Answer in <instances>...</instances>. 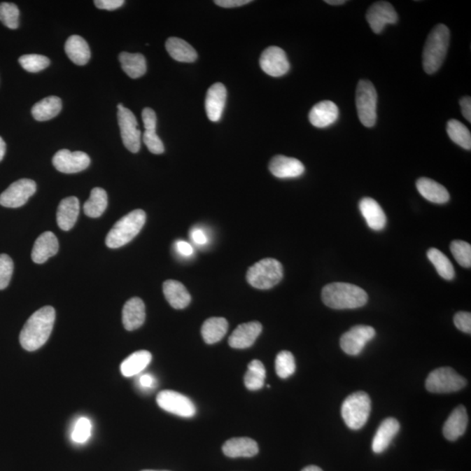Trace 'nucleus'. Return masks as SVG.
I'll list each match as a JSON object with an SVG mask.
<instances>
[{
    "mask_svg": "<svg viewBox=\"0 0 471 471\" xmlns=\"http://www.w3.org/2000/svg\"><path fill=\"white\" fill-rule=\"evenodd\" d=\"M55 317V310L52 307H44L35 311L21 330L20 342L22 348L33 352L44 346L50 337Z\"/></svg>",
    "mask_w": 471,
    "mask_h": 471,
    "instance_id": "obj_1",
    "label": "nucleus"
},
{
    "mask_svg": "<svg viewBox=\"0 0 471 471\" xmlns=\"http://www.w3.org/2000/svg\"><path fill=\"white\" fill-rule=\"evenodd\" d=\"M322 300L332 309H356L367 303L368 296L359 286L337 282L325 286L322 290Z\"/></svg>",
    "mask_w": 471,
    "mask_h": 471,
    "instance_id": "obj_2",
    "label": "nucleus"
},
{
    "mask_svg": "<svg viewBox=\"0 0 471 471\" xmlns=\"http://www.w3.org/2000/svg\"><path fill=\"white\" fill-rule=\"evenodd\" d=\"M451 33L444 24H438L428 34L425 42L423 65L425 72L433 74L437 72L447 55Z\"/></svg>",
    "mask_w": 471,
    "mask_h": 471,
    "instance_id": "obj_3",
    "label": "nucleus"
},
{
    "mask_svg": "<svg viewBox=\"0 0 471 471\" xmlns=\"http://www.w3.org/2000/svg\"><path fill=\"white\" fill-rule=\"evenodd\" d=\"M146 222V213L143 210H134L124 216L113 226L106 237V244L111 249L125 246L136 237Z\"/></svg>",
    "mask_w": 471,
    "mask_h": 471,
    "instance_id": "obj_4",
    "label": "nucleus"
},
{
    "mask_svg": "<svg viewBox=\"0 0 471 471\" xmlns=\"http://www.w3.org/2000/svg\"><path fill=\"white\" fill-rule=\"evenodd\" d=\"M284 270L281 262L274 258H265L257 262L247 272L248 283L254 288L268 290L282 281Z\"/></svg>",
    "mask_w": 471,
    "mask_h": 471,
    "instance_id": "obj_5",
    "label": "nucleus"
},
{
    "mask_svg": "<svg viewBox=\"0 0 471 471\" xmlns=\"http://www.w3.org/2000/svg\"><path fill=\"white\" fill-rule=\"evenodd\" d=\"M371 412V400L367 393H353L342 406V416L350 430H358L367 423Z\"/></svg>",
    "mask_w": 471,
    "mask_h": 471,
    "instance_id": "obj_6",
    "label": "nucleus"
},
{
    "mask_svg": "<svg viewBox=\"0 0 471 471\" xmlns=\"http://www.w3.org/2000/svg\"><path fill=\"white\" fill-rule=\"evenodd\" d=\"M358 116L363 125L372 127L377 120V93L370 80H360L356 90Z\"/></svg>",
    "mask_w": 471,
    "mask_h": 471,
    "instance_id": "obj_7",
    "label": "nucleus"
},
{
    "mask_svg": "<svg viewBox=\"0 0 471 471\" xmlns=\"http://www.w3.org/2000/svg\"><path fill=\"white\" fill-rule=\"evenodd\" d=\"M467 385V381L451 367H440L432 371L426 380V388L428 392L435 394H448V393L461 391Z\"/></svg>",
    "mask_w": 471,
    "mask_h": 471,
    "instance_id": "obj_8",
    "label": "nucleus"
},
{
    "mask_svg": "<svg viewBox=\"0 0 471 471\" xmlns=\"http://www.w3.org/2000/svg\"><path fill=\"white\" fill-rule=\"evenodd\" d=\"M118 123L124 146L132 153H137L141 148V131L138 129L136 116L122 104H118Z\"/></svg>",
    "mask_w": 471,
    "mask_h": 471,
    "instance_id": "obj_9",
    "label": "nucleus"
},
{
    "mask_svg": "<svg viewBox=\"0 0 471 471\" xmlns=\"http://www.w3.org/2000/svg\"><path fill=\"white\" fill-rule=\"evenodd\" d=\"M37 185L34 181L27 178L17 180L10 184L0 195V204L6 208H20L36 192Z\"/></svg>",
    "mask_w": 471,
    "mask_h": 471,
    "instance_id": "obj_10",
    "label": "nucleus"
},
{
    "mask_svg": "<svg viewBox=\"0 0 471 471\" xmlns=\"http://www.w3.org/2000/svg\"><path fill=\"white\" fill-rule=\"evenodd\" d=\"M157 402L158 406L165 412L181 417H193L197 412L196 407L190 398L173 391H164L159 393Z\"/></svg>",
    "mask_w": 471,
    "mask_h": 471,
    "instance_id": "obj_11",
    "label": "nucleus"
},
{
    "mask_svg": "<svg viewBox=\"0 0 471 471\" xmlns=\"http://www.w3.org/2000/svg\"><path fill=\"white\" fill-rule=\"evenodd\" d=\"M375 335L374 329L370 325H356L342 336L341 348L349 356H358Z\"/></svg>",
    "mask_w": 471,
    "mask_h": 471,
    "instance_id": "obj_12",
    "label": "nucleus"
},
{
    "mask_svg": "<svg viewBox=\"0 0 471 471\" xmlns=\"http://www.w3.org/2000/svg\"><path fill=\"white\" fill-rule=\"evenodd\" d=\"M90 157L83 151L59 150L52 158L56 169L65 174H74L85 171L90 165Z\"/></svg>",
    "mask_w": 471,
    "mask_h": 471,
    "instance_id": "obj_13",
    "label": "nucleus"
},
{
    "mask_svg": "<svg viewBox=\"0 0 471 471\" xmlns=\"http://www.w3.org/2000/svg\"><path fill=\"white\" fill-rule=\"evenodd\" d=\"M366 19L374 33L381 34L387 24L398 22V15L391 3L378 1L367 10Z\"/></svg>",
    "mask_w": 471,
    "mask_h": 471,
    "instance_id": "obj_14",
    "label": "nucleus"
},
{
    "mask_svg": "<svg viewBox=\"0 0 471 471\" xmlns=\"http://www.w3.org/2000/svg\"><path fill=\"white\" fill-rule=\"evenodd\" d=\"M260 64L262 70L272 77L285 76L290 70L288 56L283 49L278 47L265 49L260 56Z\"/></svg>",
    "mask_w": 471,
    "mask_h": 471,
    "instance_id": "obj_15",
    "label": "nucleus"
},
{
    "mask_svg": "<svg viewBox=\"0 0 471 471\" xmlns=\"http://www.w3.org/2000/svg\"><path fill=\"white\" fill-rule=\"evenodd\" d=\"M262 329V325L258 321L241 324L230 336L229 345L237 349L251 348L261 334Z\"/></svg>",
    "mask_w": 471,
    "mask_h": 471,
    "instance_id": "obj_16",
    "label": "nucleus"
},
{
    "mask_svg": "<svg viewBox=\"0 0 471 471\" xmlns=\"http://www.w3.org/2000/svg\"><path fill=\"white\" fill-rule=\"evenodd\" d=\"M227 98V90L224 84L215 83L209 88L205 100V111L211 122H217L221 119Z\"/></svg>",
    "mask_w": 471,
    "mask_h": 471,
    "instance_id": "obj_17",
    "label": "nucleus"
},
{
    "mask_svg": "<svg viewBox=\"0 0 471 471\" xmlns=\"http://www.w3.org/2000/svg\"><path fill=\"white\" fill-rule=\"evenodd\" d=\"M269 169L278 178H296L304 174V166L296 158L276 155L272 159Z\"/></svg>",
    "mask_w": 471,
    "mask_h": 471,
    "instance_id": "obj_18",
    "label": "nucleus"
},
{
    "mask_svg": "<svg viewBox=\"0 0 471 471\" xmlns=\"http://www.w3.org/2000/svg\"><path fill=\"white\" fill-rule=\"evenodd\" d=\"M468 414L465 406L460 405L453 410L451 416L445 421L442 433L449 441L454 442L465 433L468 427Z\"/></svg>",
    "mask_w": 471,
    "mask_h": 471,
    "instance_id": "obj_19",
    "label": "nucleus"
},
{
    "mask_svg": "<svg viewBox=\"0 0 471 471\" xmlns=\"http://www.w3.org/2000/svg\"><path fill=\"white\" fill-rule=\"evenodd\" d=\"M399 430L400 423L395 418L388 417L382 421L372 442V449L375 454L384 452L391 444L393 439L398 434Z\"/></svg>",
    "mask_w": 471,
    "mask_h": 471,
    "instance_id": "obj_20",
    "label": "nucleus"
},
{
    "mask_svg": "<svg viewBox=\"0 0 471 471\" xmlns=\"http://www.w3.org/2000/svg\"><path fill=\"white\" fill-rule=\"evenodd\" d=\"M145 318V304L140 297H132L124 304L122 323L126 330H136L143 325Z\"/></svg>",
    "mask_w": 471,
    "mask_h": 471,
    "instance_id": "obj_21",
    "label": "nucleus"
},
{
    "mask_svg": "<svg viewBox=\"0 0 471 471\" xmlns=\"http://www.w3.org/2000/svg\"><path fill=\"white\" fill-rule=\"evenodd\" d=\"M59 251L57 237L51 232H45L35 241L31 260L36 264H43L49 258L55 256Z\"/></svg>",
    "mask_w": 471,
    "mask_h": 471,
    "instance_id": "obj_22",
    "label": "nucleus"
},
{
    "mask_svg": "<svg viewBox=\"0 0 471 471\" xmlns=\"http://www.w3.org/2000/svg\"><path fill=\"white\" fill-rule=\"evenodd\" d=\"M339 118L337 105L331 101H323L314 106L309 113L310 122L314 127H327L334 124Z\"/></svg>",
    "mask_w": 471,
    "mask_h": 471,
    "instance_id": "obj_23",
    "label": "nucleus"
},
{
    "mask_svg": "<svg viewBox=\"0 0 471 471\" xmlns=\"http://www.w3.org/2000/svg\"><path fill=\"white\" fill-rule=\"evenodd\" d=\"M359 208L368 227L374 231H381L385 228L387 223L385 212L373 198H363L360 202Z\"/></svg>",
    "mask_w": 471,
    "mask_h": 471,
    "instance_id": "obj_24",
    "label": "nucleus"
},
{
    "mask_svg": "<svg viewBox=\"0 0 471 471\" xmlns=\"http://www.w3.org/2000/svg\"><path fill=\"white\" fill-rule=\"evenodd\" d=\"M223 452L231 458H253L258 453V445L251 438H232L223 446Z\"/></svg>",
    "mask_w": 471,
    "mask_h": 471,
    "instance_id": "obj_25",
    "label": "nucleus"
},
{
    "mask_svg": "<svg viewBox=\"0 0 471 471\" xmlns=\"http://www.w3.org/2000/svg\"><path fill=\"white\" fill-rule=\"evenodd\" d=\"M80 213V202L76 197L60 202L57 211V224L63 231H69L76 225Z\"/></svg>",
    "mask_w": 471,
    "mask_h": 471,
    "instance_id": "obj_26",
    "label": "nucleus"
},
{
    "mask_svg": "<svg viewBox=\"0 0 471 471\" xmlns=\"http://www.w3.org/2000/svg\"><path fill=\"white\" fill-rule=\"evenodd\" d=\"M416 188L425 199L434 204H446L449 200V194L442 184L427 177H421L416 182Z\"/></svg>",
    "mask_w": 471,
    "mask_h": 471,
    "instance_id": "obj_27",
    "label": "nucleus"
},
{
    "mask_svg": "<svg viewBox=\"0 0 471 471\" xmlns=\"http://www.w3.org/2000/svg\"><path fill=\"white\" fill-rule=\"evenodd\" d=\"M162 288L166 300L175 309H183L189 306L191 296L182 283L171 279L164 283Z\"/></svg>",
    "mask_w": 471,
    "mask_h": 471,
    "instance_id": "obj_28",
    "label": "nucleus"
},
{
    "mask_svg": "<svg viewBox=\"0 0 471 471\" xmlns=\"http://www.w3.org/2000/svg\"><path fill=\"white\" fill-rule=\"evenodd\" d=\"M65 51L69 58L78 66H84L90 62L91 52L90 45L83 37L73 35L67 38Z\"/></svg>",
    "mask_w": 471,
    "mask_h": 471,
    "instance_id": "obj_29",
    "label": "nucleus"
},
{
    "mask_svg": "<svg viewBox=\"0 0 471 471\" xmlns=\"http://www.w3.org/2000/svg\"><path fill=\"white\" fill-rule=\"evenodd\" d=\"M165 47L169 55L176 62L191 63L196 62L197 59V51L182 38H169Z\"/></svg>",
    "mask_w": 471,
    "mask_h": 471,
    "instance_id": "obj_30",
    "label": "nucleus"
},
{
    "mask_svg": "<svg viewBox=\"0 0 471 471\" xmlns=\"http://www.w3.org/2000/svg\"><path fill=\"white\" fill-rule=\"evenodd\" d=\"M152 360V354L146 350H141L130 354L120 364V372L123 377H132L139 374L148 366Z\"/></svg>",
    "mask_w": 471,
    "mask_h": 471,
    "instance_id": "obj_31",
    "label": "nucleus"
},
{
    "mask_svg": "<svg viewBox=\"0 0 471 471\" xmlns=\"http://www.w3.org/2000/svg\"><path fill=\"white\" fill-rule=\"evenodd\" d=\"M228 327V322L225 318H208L202 327V336L207 344H215L227 334Z\"/></svg>",
    "mask_w": 471,
    "mask_h": 471,
    "instance_id": "obj_32",
    "label": "nucleus"
},
{
    "mask_svg": "<svg viewBox=\"0 0 471 471\" xmlns=\"http://www.w3.org/2000/svg\"><path fill=\"white\" fill-rule=\"evenodd\" d=\"M62 102L57 97H49L37 102L31 108V115L38 122L55 118L62 111Z\"/></svg>",
    "mask_w": 471,
    "mask_h": 471,
    "instance_id": "obj_33",
    "label": "nucleus"
},
{
    "mask_svg": "<svg viewBox=\"0 0 471 471\" xmlns=\"http://www.w3.org/2000/svg\"><path fill=\"white\" fill-rule=\"evenodd\" d=\"M119 60L124 72L132 79H137L146 73V59L143 55L122 52L119 55Z\"/></svg>",
    "mask_w": 471,
    "mask_h": 471,
    "instance_id": "obj_34",
    "label": "nucleus"
},
{
    "mask_svg": "<svg viewBox=\"0 0 471 471\" xmlns=\"http://www.w3.org/2000/svg\"><path fill=\"white\" fill-rule=\"evenodd\" d=\"M108 207V195L101 188L92 190L90 199L84 204V212L87 217L97 218L104 213Z\"/></svg>",
    "mask_w": 471,
    "mask_h": 471,
    "instance_id": "obj_35",
    "label": "nucleus"
},
{
    "mask_svg": "<svg viewBox=\"0 0 471 471\" xmlns=\"http://www.w3.org/2000/svg\"><path fill=\"white\" fill-rule=\"evenodd\" d=\"M244 385L249 391H260L264 387L265 368L260 360H253L248 365V370L244 375Z\"/></svg>",
    "mask_w": 471,
    "mask_h": 471,
    "instance_id": "obj_36",
    "label": "nucleus"
},
{
    "mask_svg": "<svg viewBox=\"0 0 471 471\" xmlns=\"http://www.w3.org/2000/svg\"><path fill=\"white\" fill-rule=\"evenodd\" d=\"M427 256L442 278L447 279V281H451L455 278L454 267H453L451 260L441 251L435 249V248H430L428 251Z\"/></svg>",
    "mask_w": 471,
    "mask_h": 471,
    "instance_id": "obj_37",
    "label": "nucleus"
},
{
    "mask_svg": "<svg viewBox=\"0 0 471 471\" xmlns=\"http://www.w3.org/2000/svg\"><path fill=\"white\" fill-rule=\"evenodd\" d=\"M447 133L455 143L467 150L471 148V134L465 125L458 120H449L447 123Z\"/></svg>",
    "mask_w": 471,
    "mask_h": 471,
    "instance_id": "obj_38",
    "label": "nucleus"
},
{
    "mask_svg": "<svg viewBox=\"0 0 471 471\" xmlns=\"http://www.w3.org/2000/svg\"><path fill=\"white\" fill-rule=\"evenodd\" d=\"M275 370L278 377L286 379L292 377L296 370L295 356L291 352L282 351L276 357Z\"/></svg>",
    "mask_w": 471,
    "mask_h": 471,
    "instance_id": "obj_39",
    "label": "nucleus"
},
{
    "mask_svg": "<svg viewBox=\"0 0 471 471\" xmlns=\"http://www.w3.org/2000/svg\"><path fill=\"white\" fill-rule=\"evenodd\" d=\"M20 66L27 72L38 73L50 65V59L40 55H27L19 59Z\"/></svg>",
    "mask_w": 471,
    "mask_h": 471,
    "instance_id": "obj_40",
    "label": "nucleus"
},
{
    "mask_svg": "<svg viewBox=\"0 0 471 471\" xmlns=\"http://www.w3.org/2000/svg\"><path fill=\"white\" fill-rule=\"evenodd\" d=\"M20 10L15 3H0V21L10 29L19 27Z\"/></svg>",
    "mask_w": 471,
    "mask_h": 471,
    "instance_id": "obj_41",
    "label": "nucleus"
},
{
    "mask_svg": "<svg viewBox=\"0 0 471 471\" xmlns=\"http://www.w3.org/2000/svg\"><path fill=\"white\" fill-rule=\"evenodd\" d=\"M451 251L453 256L463 267L470 268L471 267V246L470 244L465 241H453L451 244Z\"/></svg>",
    "mask_w": 471,
    "mask_h": 471,
    "instance_id": "obj_42",
    "label": "nucleus"
},
{
    "mask_svg": "<svg viewBox=\"0 0 471 471\" xmlns=\"http://www.w3.org/2000/svg\"><path fill=\"white\" fill-rule=\"evenodd\" d=\"M92 433V423L87 417H80L74 425L72 432V440L76 444H83L88 441Z\"/></svg>",
    "mask_w": 471,
    "mask_h": 471,
    "instance_id": "obj_43",
    "label": "nucleus"
},
{
    "mask_svg": "<svg viewBox=\"0 0 471 471\" xmlns=\"http://www.w3.org/2000/svg\"><path fill=\"white\" fill-rule=\"evenodd\" d=\"M13 261L8 255L0 254V290L8 286L13 272Z\"/></svg>",
    "mask_w": 471,
    "mask_h": 471,
    "instance_id": "obj_44",
    "label": "nucleus"
},
{
    "mask_svg": "<svg viewBox=\"0 0 471 471\" xmlns=\"http://www.w3.org/2000/svg\"><path fill=\"white\" fill-rule=\"evenodd\" d=\"M143 143L146 145L151 153L160 155L164 152V145L155 130H145L143 134Z\"/></svg>",
    "mask_w": 471,
    "mask_h": 471,
    "instance_id": "obj_45",
    "label": "nucleus"
},
{
    "mask_svg": "<svg viewBox=\"0 0 471 471\" xmlns=\"http://www.w3.org/2000/svg\"><path fill=\"white\" fill-rule=\"evenodd\" d=\"M456 327L460 331L470 334L471 332V314L467 311H459L454 317Z\"/></svg>",
    "mask_w": 471,
    "mask_h": 471,
    "instance_id": "obj_46",
    "label": "nucleus"
},
{
    "mask_svg": "<svg viewBox=\"0 0 471 471\" xmlns=\"http://www.w3.org/2000/svg\"><path fill=\"white\" fill-rule=\"evenodd\" d=\"M141 118H143L145 130L157 129V118L153 109L145 108L141 113Z\"/></svg>",
    "mask_w": 471,
    "mask_h": 471,
    "instance_id": "obj_47",
    "label": "nucleus"
},
{
    "mask_svg": "<svg viewBox=\"0 0 471 471\" xmlns=\"http://www.w3.org/2000/svg\"><path fill=\"white\" fill-rule=\"evenodd\" d=\"M123 0H95L94 5L99 9L113 10L124 5Z\"/></svg>",
    "mask_w": 471,
    "mask_h": 471,
    "instance_id": "obj_48",
    "label": "nucleus"
},
{
    "mask_svg": "<svg viewBox=\"0 0 471 471\" xmlns=\"http://www.w3.org/2000/svg\"><path fill=\"white\" fill-rule=\"evenodd\" d=\"M251 2V0H216L215 3L224 8H234V7L242 6Z\"/></svg>",
    "mask_w": 471,
    "mask_h": 471,
    "instance_id": "obj_49",
    "label": "nucleus"
},
{
    "mask_svg": "<svg viewBox=\"0 0 471 471\" xmlns=\"http://www.w3.org/2000/svg\"><path fill=\"white\" fill-rule=\"evenodd\" d=\"M176 248L178 253L183 255L184 257H190L194 253L192 246L189 243L185 242V241H177Z\"/></svg>",
    "mask_w": 471,
    "mask_h": 471,
    "instance_id": "obj_50",
    "label": "nucleus"
},
{
    "mask_svg": "<svg viewBox=\"0 0 471 471\" xmlns=\"http://www.w3.org/2000/svg\"><path fill=\"white\" fill-rule=\"evenodd\" d=\"M460 106H461L462 113L465 118L468 120L469 122H471V99L470 97H465L461 99L459 101Z\"/></svg>",
    "mask_w": 471,
    "mask_h": 471,
    "instance_id": "obj_51",
    "label": "nucleus"
},
{
    "mask_svg": "<svg viewBox=\"0 0 471 471\" xmlns=\"http://www.w3.org/2000/svg\"><path fill=\"white\" fill-rule=\"evenodd\" d=\"M191 239H192L195 243L199 244V246H203L208 241L207 236L205 235L203 230L201 229H193L192 232H191Z\"/></svg>",
    "mask_w": 471,
    "mask_h": 471,
    "instance_id": "obj_52",
    "label": "nucleus"
},
{
    "mask_svg": "<svg viewBox=\"0 0 471 471\" xmlns=\"http://www.w3.org/2000/svg\"><path fill=\"white\" fill-rule=\"evenodd\" d=\"M139 385L143 388H153L155 385V379L151 374H143L139 378Z\"/></svg>",
    "mask_w": 471,
    "mask_h": 471,
    "instance_id": "obj_53",
    "label": "nucleus"
},
{
    "mask_svg": "<svg viewBox=\"0 0 471 471\" xmlns=\"http://www.w3.org/2000/svg\"><path fill=\"white\" fill-rule=\"evenodd\" d=\"M6 150V145L5 141L0 137V162L3 160V157H5Z\"/></svg>",
    "mask_w": 471,
    "mask_h": 471,
    "instance_id": "obj_54",
    "label": "nucleus"
},
{
    "mask_svg": "<svg viewBox=\"0 0 471 471\" xmlns=\"http://www.w3.org/2000/svg\"><path fill=\"white\" fill-rule=\"evenodd\" d=\"M325 2L328 3V5L341 6L344 5L346 1H345V0H325Z\"/></svg>",
    "mask_w": 471,
    "mask_h": 471,
    "instance_id": "obj_55",
    "label": "nucleus"
},
{
    "mask_svg": "<svg viewBox=\"0 0 471 471\" xmlns=\"http://www.w3.org/2000/svg\"><path fill=\"white\" fill-rule=\"evenodd\" d=\"M301 471H323V470H322L320 468V467L315 466V465H310V466L306 467V468H304Z\"/></svg>",
    "mask_w": 471,
    "mask_h": 471,
    "instance_id": "obj_56",
    "label": "nucleus"
},
{
    "mask_svg": "<svg viewBox=\"0 0 471 471\" xmlns=\"http://www.w3.org/2000/svg\"><path fill=\"white\" fill-rule=\"evenodd\" d=\"M143 471H167V470H143Z\"/></svg>",
    "mask_w": 471,
    "mask_h": 471,
    "instance_id": "obj_57",
    "label": "nucleus"
}]
</instances>
